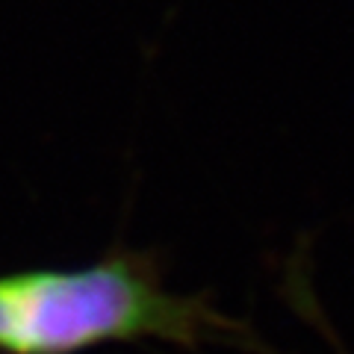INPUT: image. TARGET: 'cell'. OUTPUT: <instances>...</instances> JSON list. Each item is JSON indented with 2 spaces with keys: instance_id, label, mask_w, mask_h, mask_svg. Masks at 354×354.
<instances>
[{
  "instance_id": "cell-1",
  "label": "cell",
  "mask_w": 354,
  "mask_h": 354,
  "mask_svg": "<svg viewBox=\"0 0 354 354\" xmlns=\"http://www.w3.org/2000/svg\"><path fill=\"white\" fill-rule=\"evenodd\" d=\"M207 295L174 292L145 251L109 248L74 269L0 274V354H86L115 342H245Z\"/></svg>"
}]
</instances>
